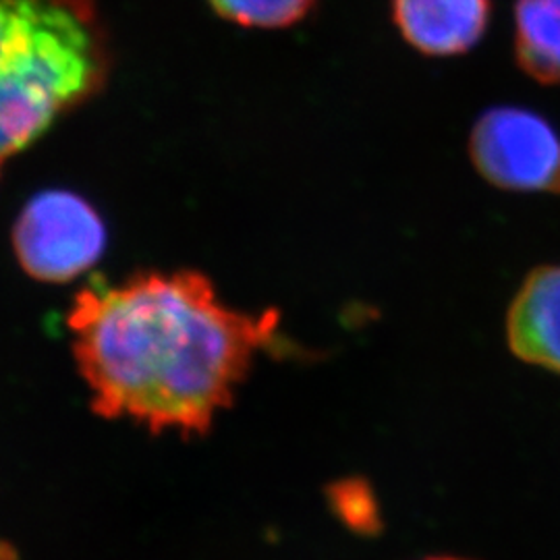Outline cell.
Returning a JSON list of instances; mask_svg holds the SVG:
<instances>
[{"mask_svg":"<svg viewBox=\"0 0 560 560\" xmlns=\"http://www.w3.org/2000/svg\"><path fill=\"white\" fill-rule=\"evenodd\" d=\"M67 324L98 416L183 439L212 430L260 351L280 339L279 310H235L198 270L94 282Z\"/></svg>","mask_w":560,"mask_h":560,"instance_id":"1","label":"cell"},{"mask_svg":"<svg viewBox=\"0 0 560 560\" xmlns=\"http://www.w3.org/2000/svg\"><path fill=\"white\" fill-rule=\"evenodd\" d=\"M110 73L94 0H0V171Z\"/></svg>","mask_w":560,"mask_h":560,"instance_id":"2","label":"cell"},{"mask_svg":"<svg viewBox=\"0 0 560 560\" xmlns=\"http://www.w3.org/2000/svg\"><path fill=\"white\" fill-rule=\"evenodd\" d=\"M469 159L499 189L560 196V133L538 113L488 108L471 129Z\"/></svg>","mask_w":560,"mask_h":560,"instance_id":"3","label":"cell"},{"mask_svg":"<svg viewBox=\"0 0 560 560\" xmlns=\"http://www.w3.org/2000/svg\"><path fill=\"white\" fill-rule=\"evenodd\" d=\"M13 245L30 277L67 282L101 260L106 229L98 212L80 196L44 191L23 208Z\"/></svg>","mask_w":560,"mask_h":560,"instance_id":"4","label":"cell"},{"mask_svg":"<svg viewBox=\"0 0 560 560\" xmlns=\"http://www.w3.org/2000/svg\"><path fill=\"white\" fill-rule=\"evenodd\" d=\"M492 0H393L402 40L425 57L474 50L488 32Z\"/></svg>","mask_w":560,"mask_h":560,"instance_id":"5","label":"cell"},{"mask_svg":"<svg viewBox=\"0 0 560 560\" xmlns=\"http://www.w3.org/2000/svg\"><path fill=\"white\" fill-rule=\"evenodd\" d=\"M506 342L517 360L560 376V266H540L521 282L506 312Z\"/></svg>","mask_w":560,"mask_h":560,"instance_id":"6","label":"cell"},{"mask_svg":"<svg viewBox=\"0 0 560 560\" xmlns=\"http://www.w3.org/2000/svg\"><path fill=\"white\" fill-rule=\"evenodd\" d=\"M513 46L525 75L560 85V0H517Z\"/></svg>","mask_w":560,"mask_h":560,"instance_id":"7","label":"cell"},{"mask_svg":"<svg viewBox=\"0 0 560 560\" xmlns=\"http://www.w3.org/2000/svg\"><path fill=\"white\" fill-rule=\"evenodd\" d=\"M208 4L221 20L241 27L282 30L305 20L318 0H208Z\"/></svg>","mask_w":560,"mask_h":560,"instance_id":"8","label":"cell"},{"mask_svg":"<svg viewBox=\"0 0 560 560\" xmlns=\"http://www.w3.org/2000/svg\"><path fill=\"white\" fill-rule=\"evenodd\" d=\"M337 515L355 532H374L378 509L372 488L361 480H342L328 490Z\"/></svg>","mask_w":560,"mask_h":560,"instance_id":"9","label":"cell"},{"mask_svg":"<svg viewBox=\"0 0 560 560\" xmlns=\"http://www.w3.org/2000/svg\"><path fill=\"white\" fill-rule=\"evenodd\" d=\"M423 560H465V559H455V557H430V559Z\"/></svg>","mask_w":560,"mask_h":560,"instance_id":"10","label":"cell"},{"mask_svg":"<svg viewBox=\"0 0 560 560\" xmlns=\"http://www.w3.org/2000/svg\"><path fill=\"white\" fill-rule=\"evenodd\" d=\"M0 173H2V171H0Z\"/></svg>","mask_w":560,"mask_h":560,"instance_id":"11","label":"cell"}]
</instances>
